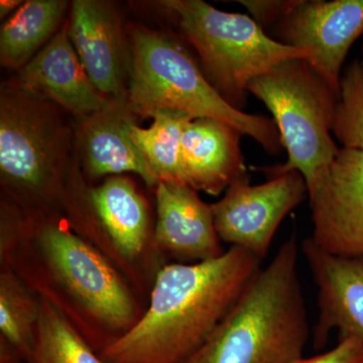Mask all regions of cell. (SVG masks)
<instances>
[{
  "mask_svg": "<svg viewBox=\"0 0 363 363\" xmlns=\"http://www.w3.org/2000/svg\"><path fill=\"white\" fill-rule=\"evenodd\" d=\"M0 259L97 353L130 331L145 312L123 274L63 217L28 216L4 205Z\"/></svg>",
  "mask_w": 363,
  "mask_h": 363,
  "instance_id": "obj_1",
  "label": "cell"
},
{
  "mask_svg": "<svg viewBox=\"0 0 363 363\" xmlns=\"http://www.w3.org/2000/svg\"><path fill=\"white\" fill-rule=\"evenodd\" d=\"M262 264L247 250L230 247L207 262L164 264L140 319L98 355L104 363H185L226 316Z\"/></svg>",
  "mask_w": 363,
  "mask_h": 363,
  "instance_id": "obj_2",
  "label": "cell"
},
{
  "mask_svg": "<svg viewBox=\"0 0 363 363\" xmlns=\"http://www.w3.org/2000/svg\"><path fill=\"white\" fill-rule=\"evenodd\" d=\"M18 79L0 90V184L2 198L28 216H64L86 185L75 121ZM68 114V113H67Z\"/></svg>",
  "mask_w": 363,
  "mask_h": 363,
  "instance_id": "obj_3",
  "label": "cell"
},
{
  "mask_svg": "<svg viewBox=\"0 0 363 363\" xmlns=\"http://www.w3.org/2000/svg\"><path fill=\"white\" fill-rule=\"evenodd\" d=\"M300 252L293 234L185 363H289L302 357L310 327Z\"/></svg>",
  "mask_w": 363,
  "mask_h": 363,
  "instance_id": "obj_4",
  "label": "cell"
},
{
  "mask_svg": "<svg viewBox=\"0 0 363 363\" xmlns=\"http://www.w3.org/2000/svg\"><path fill=\"white\" fill-rule=\"evenodd\" d=\"M126 33L133 61L128 99L136 116L147 118L171 109L194 118L216 119L250 136L269 154L281 152L274 119L227 104L175 35L138 23H130Z\"/></svg>",
  "mask_w": 363,
  "mask_h": 363,
  "instance_id": "obj_5",
  "label": "cell"
},
{
  "mask_svg": "<svg viewBox=\"0 0 363 363\" xmlns=\"http://www.w3.org/2000/svg\"><path fill=\"white\" fill-rule=\"evenodd\" d=\"M156 4L176 21L182 35L194 48L208 81L227 104L240 111L247 104L253 79L285 60L312 59L310 50L272 39L247 14L226 13L202 0Z\"/></svg>",
  "mask_w": 363,
  "mask_h": 363,
  "instance_id": "obj_6",
  "label": "cell"
},
{
  "mask_svg": "<svg viewBox=\"0 0 363 363\" xmlns=\"http://www.w3.org/2000/svg\"><path fill=\"white\" fill-rule=\"evenodd\" d=\"M248 92L274 117L288 161L262 168L269 178L297 171L309 183L330 164L339 150L331 136L339 93L304 59H289L253 79Z\"/></svg>",
  "mask_w": 363,
  "mask_h": 363,
  "instance_id": "obj_7",
  "label": "cell"
},
{
  "mask_svg": "<svg viewBox=\"0 0 363 363\" xmlns=\"http://www.w3.org/2000/svg\"><path fill=\"white\" fill-rule=\"evenodd\" d=\"M70 226L116 267L133 290H145V260L159 253L152 243L149 204L130 178L107 177L101 185L88 186Z\"/></svg>",
  "mask_w": 363,
  "mask_h": 363,
  "instance_id": "obj_8",
  "label": "cell"
},
{
  "mask_svg": "<svg viewBox=\"0 0 363 363\" xmlns=\"http://www.w3.org/2000/svg\"><path fill=\"white\" fill-rule=\"evenodd\" d=\"M307 197V183L297 171L255 186L250 185V174H245L212 204L215 228L223 242L245 248L264 260L281 222Z\"/></svg>",
  "mask_w": 363,
  "mask_h": 363,
  "instance_id": "obj_9",
  "label": "cell"
},
{
  "mask_svg": "<svg viewBox=\"0 0 363 363\" xmlns=\"http://www.w3.org/2000/svg\"><path fill=\"white\" fill-rule=\"evenodd\" d=\"M307 186L313 242L336 257H363V152L342 147Z\"/></svg>",
  "mask_w": 363,
  "mask_h": 363,
  "instance_id": "obj_10",
  "label": "cell"
},
{
  "mask_svg": "<svg viewBox=\"0 0 363 363\" xmlns=\"http://www.w3.org/2000/svg\"><path fill=\"white\" fill-rule=\"evenodd\" d=\"M277 28L279 42L312 52L308 63L339 93L344 61L363 33V0H298Z\"/></svg>",
  "mask_w": 363,
  "mask_h": 363,
  "instance_id": "obj_11",
  "label": "cell"
},
{
  "mask_svg": "<svg viewBox=\"0 0 363 363\" xmlns=\"http://www.w3.org/2000/svg\"><path fill=\"white\" fill-rule=\"evenodd\" d=\"M69 35L97 89L108 98L128 97L131 51L116 2L74 0Z\"/></svg>",
  "mask_w": 363,
  "mask_h": 363,
  "instance_id": "obj_12",
  "label": "cell"
},
{
  "mask_svg": "<svg viewBox=\"0 0 363 363\" xmlns=\"http://www.w3.org/2000/svg\"><path fill=\"white\" fill-rule=\"evenodd\" d=\"M301 252L317 286L315 350L326 345L333 330H338L339 340L355 338L363 344V257L325 252L311 238L303 240Z\"/></svg>",
  "mask_w": 363,
  "mask_h": 363,
  "instance_id": "obj_13",
  "label": "cell"
},
{
  "mask_svg": "<svg viewBox=\"0 0 363 363\" xmlns=\"http://www.w3.org/2000/svg\"><path fill=\"white\" fill-rule=\"evenodd\" d=\"M135 112L128 97L109 99L101 111L75 121L79 161L85 179L135 173L149 188L159 180L133 142Z\"/></svg>",
  "mask_w": 363,
  "mask_h": 363,
  "instance_id": "obj_14",
  "label": "cell"
},
{
  "mask_svg": "<svg viewBox=\"0 0 363 363\" xmlns=\"http://www.w3.org/2000/svg\"><path fill=\"white\" fill-rule=\"evenodd\" d=\"M155 192L157 222L152 243L160 255L179 264H198L225 252L215 228L212 204L203 201L197 191L160 182Z\"/></svg>",
  "mask_w": 363,
  "mask_h": 363,
  "instance_id": "obj_15",
  "label": "cell"
},
{
  "mask_svg": "<svg viewBox=\"0 0 363 363\" xmlns=\"http://www.w3.org/2000/svg\"><path fill=\"white\" fill-rule=\"evenodd\" d=\"M16 79L26 90L58 105L75 121L101 111L109 101L81 63L68 23L18 71Z\"/></svg>",
  "mask_w": 363,
  "mask_h": 363,
  "instance_id": "obj_16",
  "label": "cell"
},
{
  "mask_svg": "<svg viewBox=\"0 0 363 363\" xmlns=\"http://www.w3.org/2000/svg\"><path fill=\"white\" fill-rule=\"evenodd\" d=\"M238 130L212 118H194L182 136L181 160L189 187L220 195L247 174Z\"/></svg>",
  "mask_w": 363,
  "mask_h": 363,
  "instance_id": "obj_17",
  "label": "cell"
},
{
  "mask_svg": "<svg viewBox=\"0 0 363 363\" xmlns=\"http://www.w3.org/2000/svg\"><path fill=\"white\" fill-rule=\"evenodd\" d=\"M69 4L66 0H28L4 23L0 30V63L20 71L35 52L56 35Z\"/></svg>",
  "mask_w": 363,
  "mask_h": 363,
  "instance_id": "obj_18",
  "label": "cell"
},
{
  "mask_svg": "<svg viewBox=\"0 0 363 363\" xmlns=\"http://www.w3.org/2000/svg\"><path fill=\"white\" fill-rule=\"evenodd\" d=\"M154 123L149 128L135 123L133 142L147 160L159 182L187 185L181 160L182 136L186 125L194 117L185 112L161 109L152 116Z\"/></svg>",
  "mask_w": 363,
  "mask_h": 363,
  "instance_id": "obj_19",
  "label": "cell"
},
{
  "mask_svg": "<svg viewBox=\"0 0 363 363\" xmlns=\"http://www.w3.org/2000/svg\"><path fill=\"white\" fill-rule=\"evenodd\" d=\"M40 316V298L6 264L0 272V338L4 339L21 359L32 353Z\"/></svg>",
  "mask_w": 363,
  "mask_h": 363,
  "instance_id": "obj_20",
  "label": "cell"
},
{
  "mask_svg": "<svg viewBox=\"0 0 363 363\" xmlns=\"http://www.w3.org/2000/svg\"><path fill=\"white\" fill-rule=\"evenodd\" d=\"M26 362L104 363L70 321L44 298H40L39 320Z\"/></svg>",
  "mask_w": 363,
  "mask_h": 363,
  "instance_id": "obj_21",
  "label": "cell"
},
{
  "mask_svg": "<svg viewBox=\"0 0 363 363\" xmlns=\"http://www.w3.org/2000/svg\"><path fill=\"white\" fill-rule=\"evenodd\" d=\"M332 133L344 149L363 152V70L359 62L351 64L341 77Z\"/></svg>",
  "mask_w": 363,
  "mask_h": 363,
  "instance_id": "obj_22",
  "label": "cell"
},
{
  "mask_svg": "<svg viewBox=\"0 0 363 363\" xmlns=\"http://www.w3.org/2000/svg\"><path fill=\"white\" fill-rule=\"evenodd\" d=\"M298 0H240L241 6L247 9L253 21L266 28L277 25L297 6Z\"/></svg>",
  "mask_w": 363,
  "mask_h": 363,
  "instance_id": "obj_23",
  "label": "cell"
},
{
  "mask_svg": "<svg viewBox=\"0 0 363 363\" xmlns=\"http://www.w3.org/2000/svg\"><path fill=\"white\" fill-rule=\"evenodd\" d=\"M289 363H363V344L355 338L340 339L335 347L326 352Z\"/></svg>",
  "mask_w": 363,
  "mask_h": 363,
  "instance_id": "obj_24",
  "label": "cell"
},
{
  "mask_svg": "<svg viewBox=\"0 0 363 363\" xmlns=\"http://www.w3.org/2000/svg\"><path fill=\"white\" fill-rule=\"evenodd\" d=\"M23 2L21 0H1L0 1V18H4L14 11H18Z\"/></svg>",
  "mask_w": 363,
  "mask_h": 363,
  "instance_id": "obj_25",
  "label": "cell"
},
{
  "mask_svg": "<svg viewBox=\"0 0 363 363\" xmlns=\"http://www.w3.org/2000/svg\"><path fill=\"white\" fill-rule=\"evenodd\" d=\"M360 65H362V70H363V58H362V61L360 62Z\"/></svg>",
  "mask_w": 363,
  "mask_h": 363,
  "instance_id": "obj_26",
  "label": "cell"
}]
</instances>
